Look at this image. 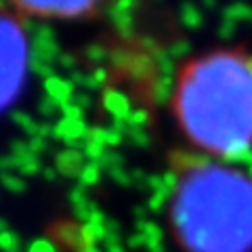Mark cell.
<instances>
[{
  "mask_svg": "<svg viewBox=\"0 0 252 252\" xmlns=\"http://www.w3.org/2000/svg\"><path fill=\"white\" fill-rule=\"evenodd\" d=\"M172 112L193 147L217 160L252 149V55L220 49L187 61L177 76Z\"/></svg>",
  "mask_w": 252,
  "mask_h": 252,
  "instance_id": "cell-1",
  "label": "cell"
},
{
  "mask_svg": "<svg viewBox=\"0 0 252 252\" xmlns=\"http://www.w3.org/2000/svg\"><path fill=\"white\" fill-rule=\"evenodd\" d=\"M168 212L185 252H252V175L231 164L175 154Z\"/></svg>",
  "mask_w": 252,
  "mask_h": 252,
  "instance_id": "cell-2",
  "label": "cell"
},
{
  "mask_svg": "<svg viewBox=\"0 0 252 252\" xmlns=\"http://www.w3.org/2000/svg\"><path fill=\"white\" fill-rule=\"evenodd\" d=\"M30 69V44L23 17L13 4H0V112L21 93Z\"/></svg>",
  "mask_w": 252,
  "mask_h": 252,
  "instance_id": "cell-3",
  "label": "cell"
},
{
  "mask_svg": "<svg viewBox=\"0 0 252 252\" xmlns=\"http://www.w3.org/2000/svg\"><path fill=\"white\" fill-rule=\"evenodd\" d=\"M13 9L21 17L38 19H82L91 17L101 6L97 2H13Z\"/></svg>",
  "mask_w": 252,
  "mask_h": 252,
  "instance_id": "cell-4",
  "label": "cell"
}]
</instances>
